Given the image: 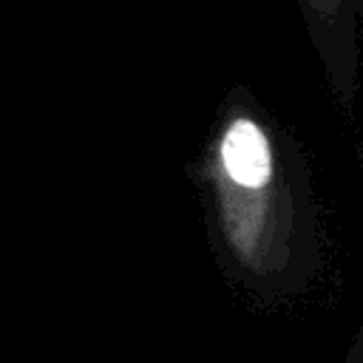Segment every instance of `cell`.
<instances>
[{
	"mask_svg": "<svg viewBox=\"0 0 363 363\" xmlns=\"http://www.w3.org/2000/svg\"><path fill=\"white\" fill-rule=\"evenodd\" d=\"M289 3L301 14L315 48L326 57V62L337 74H346L354 57L363 0H289Z\"/></svg>",
	"mask_w": 363,
	"mask_h": 363,
	"instance_id": "cell-1",
	"label": "cell"
},
{
	"mask_svg": "<svg viewBox=\"0 0 363 363\" xmlns=\"http://www.w3.org/2000/svg\"><path fill=\"white\" fill-rule=\"evenodd\" d=\"M221 159L233 182L244 187H258L267 182L272 170V153L267 133L252 116H235L227 125L221 139Z\"/></svg>",
	"mask_w": 363,
	"mask_h": 363,
	"instance_id": "cell-2",
	"label": "cell"
}]
</instances>
